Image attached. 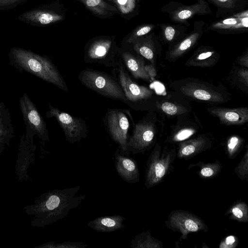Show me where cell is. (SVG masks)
I'll return each instance as SVG.
<instances>
[{
    "instance_id": "4",
    "label": "cell",
    "mask_w": 248,
    "mask_h": 248,
    "mask_svg": "<svg viewBox=\"0 0 248 248\" xmlns=\"http://www.w3.org/2000/svg\"><path fill=\"white\" fill-rule=\"evenodd\" d=\"M103 120L107 132L118 144L120 154L129 156L127 144L131 126L134 123L129 110L108 108Z\"/></svg>"
},
{
    "instance_id": "43",
    "label": "cell",
    "mask_w": 248,
    "mask_h": 248,
    "mask_svg": "<svg viewBox=\"0 0 248 248\" xmlns=\"http://www.w3.org/2000/svg\"><path fill=\"white\" fill-rule=\"evenodd\" d=\"M4 145V144L0 142V154L3 149Z\"/></svg>"
},
{
    "instance_id": "2",
    "label": "cell",
    "mask_w": 248,
    "mask_h": 248,
    "mask_svg": "<svg viewBox=\"0 0 248 248\" xmlns=\"http://www.w3.org/2000/svg\"><path fill=\"white\" fill-rule=\"evenodd\" d=\"M10 64L19 72L25 71L68 92L69 89L59 70L48 57L19 47L9 53Z\"/></svg>"
},
{
    "instance_id": "28",
    "label": "cell",
    "mask_w": 248,
    "mask_h": 248,
    "mask_svg": "<svg viewBox=\"0 0 248 248\" xmlns=\"http://www.w3.org/2000/svg\"><path fill=\"white\" fill-rule=\"evenodd\" d=\"M237 18H229L215 24V28L218 29H234L248 27V15L245 14L237 16Z\"/></svg>"
},
{
    "instance_id": "36",
    "label": "cell",
    "mask_w": 248,
    "mask_h": 248,
    "mask_svg": "<svg viewBox=\"0 0 248 248\" xmlns=\"http://www.w3.org/2000/svg\"><path fill=\"white\" fill-rule=\"evenodd\" d=\"M238 239L233 235H229L223 240L219 244L220 248H234L238 245Z\"/></svg>"
},
{
    "instance_id": "1",
    "label": "cell",
    "mask_w": 248,
    "mask_h": 248,
    "mask_svg": "<svg viewBox=\"0 0 248 248\" xmlns=\"http://www.w3.org/2000/svg\"><path fill=\"white\" fill-rule=\"evenodd\" d=\"M80 188V186H78L56 189L40 195L33 203L24 208L26 213L32 216L31 225L45 227L65 217L85 199L84 194L76 196Z\"/></svg>"
},
{
    "instance_id": "11",
    "label": "cell",
    "mask_w": 248,
    "mask_h": 248,
    "mask_svg": "<svg viewBox=\"0 0 248 248\" xmlns=\"http://www.w3.org/2000/svg\"><path fill=\"white\" fill-rule=\"evenodd\" d=\"M132 134L127 141V149L132 154H143L153 146L156 136L155 124L147 116L132 125Z\"/></svg>"
},
{
    "instance_id": "22",
    "label": "cell",
    "mask_w": 248,
    "mask_h": 248,
    "mask_svg": "<svg viewBox=\"0 0 248 248\" xmlns=\"http://www.w3.org/2000/svg\"><path fill=\"white\" fill-rule=\"evenodd\" d=\"M132 248H162V242L153 237L149 231L142 232L133 238L130 242Z\"/></svg>"
},
{
    "instance_id": "7",
    "label": "cell",
    "mask_w": 248,
    "mask_h": 248,
    "mask_svg": "<svg viewBox=\"0 0 248 248\" xmlns=\"http://www.w3.org/2000/svg\"><path fill=\"white\" fill-rule=\"evenodd\" d=\"M118 51L113 39L107 38L96 39L86 45L83 59L86 63H98L113 68L117 64Z\"/></svg>"
},
{
    "instance_id": "13",
    "label": "cell",
    "mask_w": 248,
    "mask_h": 248,
    "mask_svg": "<svg viewBox=\"0 0 248 248\" xmlns=\"http://www.w3.org/2000/svg\"><path fill=\"white\" fill-rule=\"evenodd\" d=\"M114 165L119 176L128 183L140 181V171L137 162L130 156L122 155L118 147L115 152Z\"/></svg>"
},
{
    "instance_id": "21",
    "label": "cell",
    "mask_w": 248,
    "mask_h": 248,
    "mask_svg": "<svg viewBox=\"0 0 248 248\" xmlns=\"http://www.w3.org/2000/svg\"><path fill=\"white\" fill-rule=\"evenodd\" d=\"M93 14L99 17H108L116 13L118 10L104 0H79Z\"/></svg>"
},
{
    "instance_id": "32",
    "label": "cell",
    "mask_w": 248,
    "mask_h": 248,
    "mask_svg": "<svg viewBox=\"0 0 248 248\" xmlns=\"http://www.w3.org/2000/svg\"><path fill=\"white\" fill-rule=\"evenodd\" d=\"M87 245L83 242H71L65 241L61 243L51 241L37 247L42 248H86Z\"/></svg>"
},
{
    "instance_id": "30",
    "label": "cell",
    "mask_w": 248,
    "mask_h": 248,
    "mask_svg": "<svg viewBox=\"0 0 248 248\" xmlns=\"http://www.w3.org/2000/svg\"><path fill=\"white\" fill-rule=\"evenodd\" d=\"M244 141V139L238 135H233L229 138L227 142V151L230 159H232L237 155Z\"/></svg>"
},
{
    "instance_id": "29",
    "label": "cell",
    "mask_w": 248,
    "mask_h": 248,
    "mask_svg": "<svg viewBox=\"0 0 248 248\" xmlns=\"http://www.w3.org/2000/svg\"><path fill=\"white\" fill-rule=\"evenodd\" d=\"M156 106L165 114L170 116L181 115L187 112L185 107L171 102L163 101L156 103Z\"/></svg>"
},
{
    "instance_id": "8",
    "label": "cell",
    "mask_w": 248,
    "mask_h": 248,
    "mask_svg": "<svg viewBox=\"0 0 248 248\" xmlns=\"http://www.w3.org/2000/svg\"><path fill=\"white\" fill-rule=\"evenodd\" d=\"M47 118H55L62 128L66 140L70 143H79L88 136L86 122L81 117L73 116L48 104L46 112Z\"/></svg>"
},
{
    "instance_id": "35",
    "label": "cell",
    "mask_w": 248,
    "mask_h": 248,
    "mask_svg": "<svg viewBox=\"0 0 248 248\" xmlns=\"http://www.w3.org/2000/svg\"><path fill=\"white\" fill-rule=\"evenodd\" d=\"M115 4L118 10L123 15L132 12L135 7V0H108Z\"/></svg>"
},
{
    "instance_id": "12",
    "label": "cell",
    "mask_w": 248,
    "mask_h": 248,
    "mask_svg": "<svg viewBox=\"0 0 248 248\" xmlns=\"http://www.w3.org/2000/svg\"><path fill=\"white\" fill-rule=\"evenodd\" d=\"M178 91L183 95L191 99L210 103H222L228 100L224 92L207 84L187 82L179 86Z\"/></svg>"
},
{
    "instance_id": "26",
    "label": "cell",
    "mask_w": 248,
    "mask_h": 248,
    "mask_svg": "<svg viewBox=\"0 0 248 248\" xmlns=\"http://www.w3.org/2000/svg\"><path fill=\"white\" fill-rule=\"evenodd\" d=\"M225 215H229L231 219L246 223L248 221V206L244 202H235L228 209Z\"/></svg>"
},
{
    "instance_id": "42",
    "label": "cell",
    "mask_w": 248,
    "mask_h": 248,
    "mask_svg": "<svg viewBox=\"0 0 248 248\" xmlns=\"http://www.w3.org/2000/svg\"><path fill=\"white\" fill-rule=\"evenodd\" d=\"M214 2L217 3L220 5L225 6H231L233 3V0H212Z\"/></svg>"
},
{
    "instance_id": "18",
    "label": "cell",
    "mask_w": 248,
    "mask_h": 248,
    "mask_svg": "<svg viewBox=\"0 0 248 248\" xmlns=\"http://www.w3.org/2000/svg\"><path fill=\"white\" fill-rule=\"evenodd\" d=\"M125 218L120 215L97 217L89 221L87 225L91 229L101 232H111L124 228Z\"/></svg>"
},
{
    "instance_id": "40",
    "label": "cell",
    "mask_w": 248,
    "mask_h": 248,
    "mask_svg": "<svg viewBox=\"0 0 248 248\" xmlns=\"http://www.w3.org/2000/svg\"><path fill=\"white\" fill-rule=\"evenodd\" d=\"M175 31L171 26H168L165 30V36L166 39L169 41H171L174 36Z\"/></svg>"
},
{
    "instance_id": "14",
    "label": "cell",
    "mask_w": 248,
    "mask_h": 248,
    "mask_svg": "<svg viewBox=\"0 0 248 248\" xmlns=\"http://www.w3.org/2000/svg\"><path fill=\"white\" fill-rule=\"evenodd\" d=\"M118 56L128 72L134 78L151 81L144 70L145 64L144 58L136 52L135 54L126 48L119 49Z\"/></svg>"
},
{
    "instance_id": "6",
    "label": "cell",
    "mask_w": 248,
    "mask_h": 248,
    "mask_svg": "<svg viewBox=\"0 0 248 248\" xmlns=\"http://www.w3.org/2000/svg\"><path fill=\"white\" fill-rule=\"evenodd\" d=\"M175 149L162 151L157 143L148 158L145 173L144 186L149 188L159 183L170 170L176 156Z\"/></svg>"
},
{
    "instance_id": "23",
    "label": "cell",
    "mask_w": 248,
    "mask_h": 248,
    "mask_svg": "<svg viewBox=\"0 0 248 248\" xmlns=\"http://www.w3.org/2000/svg\"><path fill=\"white\" fill-rule=\"evenodd\" d=\"M200 36L199 32L193 33L177 44L169 53V60L175 61L181 57L195 45Z\"/></svg>"
},
{
    "instance_id": "41",
    "label": "cell",
    "mask_w": 248,
    "mask_h": 248,
    "mask_svg": "<svg viewBox=\"0 0 248 248\" xmlns=\"http://www.w3.org/2000/svg\"><path fill=\"white\" fill-rule=\"evenodd\" d=\"M238 63L245 67L246 68H248V52H246L245 55H243L241 57H239L237 60Z\"/></svg>"
},
{
    "instance_id": "15",
    "label": "cell",
    "mask_w": 248,
    "mask_h": 248,
    "mask_svg": "<svg viewBox=\"0 0 248 248\" xmlns=\"http://www.w3.org/2000/svg\"><path fill=\"white\" fill-rule=\"evenodd\" d=\"M208 111L213 116L218 118L220 123L227 125H242L248 121V108H225L211 107Z\"/></svg>"
},
{
    "instance_id": "20",
    "label": "cell",
    "mask_w": 248,
    "mask_h": 248,
    "mask_svg": "<svg viewBox=\"0 0 248 248\" xmlns=\"http://www.w3.org/2000/svg\"><path fill=\"white\" fill-rule=\"evenodd\" d=\"M218 56L213 50H203L196 52L186 63L189 66L211 67L216 63Z\"/></svg>"
},
{
    "instance_id": "19",
    "label": "cell",
    "mask_w": 248,
    "mask_h": 248,
    "mask_svg": "<svg viewBox=\"0 0 248 248\" xmlns=\"http://www.w3.org/2000/svg\"><path fill=\"white\" fill-rule=\"evenodd\" d=\"M14 137V129L8 108L0 101V142L9 144Z\"/></svg>"
},
{
    "instance_id": "5",
    "label": "cell",
    "mask_w": 248,
    "mask_h": 248,
    "mask_svg": "<svg viewBox=\"0 0 248 248\" xmlns=\"http://www.w3.org/2000/svg\"><path fill=\"white\" fill-rule=\"evenodd\" d=\"M111 73L123 91L126 98L125 104L130 108L139 109L140 105L153 95L152 90L145 86L140 85L131 78L120 58L117 65L112 68Z\"/></svg>"
},
{
    "instance_id": "24",
    "label": "cell",
    "mask_w": 248,
    "mask_h": 248,
    "mask_svg": "<svg viewBox=\"0 0 248 248\" xmlns=\"http://www.w3.org/2000/svg\"><path fill=\"white\" fill-rule=\"evenodd\" d=\"M194 167H199L198 174L202 179L213 178L218 174L222 169V167L218 160H216L214 163H208L200 161L196 164L189 165L188 169Z\"/></svg>"
},
{
    "instance_id": "33",
    "label": "cell",
    "mask_w": 248,
    "mask_h": 248,
    "mask_svg": "<svg viewBox=\"0 0 248 248\" xmlns=\"http://www.w3.org/2000/svg\"><path fill=\"white\" fill-rule=\"evenodd\" d=\"M196 132V129L192 127H184L171 135V140L173 142L183 141L190 138Z\"/></svg>"
},
{
    "instance_id": "37",
    "label": "cell",
    "mask_w": 248,
    "mask_h": 248,
    "mask_svg": "<svg viewBox=\"0 0 248 248\" xmlns=\"http://www.w3.org/2000/svg\"><path fill=\"white\" fill-rule=\"evenodd\" d=\"M23 1V0H0V9L13 7Z\"/></svg>"
},
{
    "instance_id": "34",
    "label": "cell",
    "mask_w": 248,
    "mask_h": 248,
    "mask_svg": "<svg viewBox=\"0 0 248 248\" xmlns=\"http://www.w3.org/2000/svg\"><path fill=\"white\" fill-rule=\"evenodd\" d=\"M154 26L151 24H146L137 27L126 40L127 44H132L136 40L149 33Z\"/></svg>"
},
{
    "instance_id": "31",
    "label": "cell",
    "mask_w": 248,
    "mask_h": 248,
    "mask_svg": "<svg viewBox=\"0 0 248 248\" xmlns=\"http://www.w3.org/2000/svg\"><path fill=\"white\" fill-rule=\"evenodd\" d=\"M246 152L239 163L234 168V172L241 180H248V147L246 146Z\"/></svg>"
},
{
    "instance_id": "17",
    "label": "cell",
    "mask_w": 248,
    "mask_h": 248,
    "mask_svg": "<svg viewBox=\"0 0 248 248\" xmlns=\"http://www.w3.org/2000/svg\"><path fill=\"white\" fill-rule=\"evenodd\" d=\"M19 18L31 24L46 25L61 21L63 16L55 11L40 8L27 12Z\"/></svg>"
},
{
    "instance_id": "25",
    "label": "cell",
    "mask_w": 248,
    "mask_h": 248,
    "mask_svg": "<svg viewBox=\"0 0 248 248\" xmlns=\"http://www.w3.org/2000/svg\"><path fill=\"white\" fill-rule=\"evenodd\" d=\"M132 44L133 45V49L135 52L149 61L151 64L155 65V50L149 41L140 38Z\"/></svg>"
},
{
    "instance_id": "38",
    "label": "cell",
    "mask_w": 248,
    "mask_h": 248,
    "mask_svg": "<svg viewBox=\"0 0 248 248\" xmlns=\"http://www.w3.org/2000/svg\"><path fill=\"white\" fill-rule=\"evenodd\" d=\"M144 70L150 78L151 81L154 80L156 76V71L155 65L152 64H145Z\"/></svg>"
},
{
    "instance_id": "9",
    "label": "cell",
    "mask_w": 248,
    "mask_h": 248,
    "mask_svg": "<svg viewBox=\"0 0 248 248\" xmlns=\"http://www.w3.org/2000/svg\"><path fill=\"white\" fill-rule=\"evenodd\" d=\"M19 106L26 125V134L31 138L37 135L41 140L48 141L46 122L27 93L20 97Z\"/></svg>"
},
{
    "instance_id": "27",
    "label": "cell",
    "mask_w": 248,
    "mask_h": 248,
    "mask_svg": "<svg viewBox=\"0 0 248 248\" xmlns=\"http://www.w3.org/2000/svg\"><path fill=\"white\" fill-rule=\"evenodd\" d=\"M205 3L203 0H199V2L194 5L183 8L175 13L173 18L175 20L182 21L188 19L195 14L205 13Z\"/></svg>"
},
{
    "instance_id": "10",
    "label": "cell",
    "mask_w": 248,
    "mask_h": 248,
    "mask_svg": "<svg viewBox=\"0 0 248 248\" xmlns=\"http://www.w3.org/2000/svg\"><path fill=\"white\" fill-rule=\"evenodd\" d=\"M165 223L168 229L181 234V240L186 239L190 233L208 231L207 225L200 217L183 210L172 211Z\"/></svg>"
},
{
    "instance_id": "39",
    "label": "cell",
    "mask_w": 248,
    "mask_h": 248,
    "mask_svg": "<svg viewBox=\"0 0 248 248\" xmlns=\"http://www.w3.org/2000/svg\"><path fill=\"white\" fill-rule=\"evenodd\" d=\"M238 77L241 82L248 86V70L247 68H241L238 71Z\"/></svg>"
},
{
    "instance_id": "3",
    "label": "cell",
    "mask_w": 248,
    "mask_h": 248,
    "mask_svg": "<svg viewBox=\"0 0 248 248\" xmlns=\"http://www.w3.org/2000/svg\"><path fill=\"white\" fill-rule=\"evenodd\" d=\"M78 79L83 85L98 94L125 103L123 91L113 75L103 71L86 68L80 72Z\"/></svg>"
},
{
    "instance_id": "16",
    "label": "cell",
    "mask_w": 248,
    "mask_h": 248,
    "mask_svg": "<svg viewBox=\"0 0 248 248\" xmlns=\"http://www.w3.org/2000/svg\"><path fill=\"white\" fill-rule=\"evenodd\" d=\"M211 145L209 138L204 135H201L181 142L179 145L176 156L179 159H189L210 148Z\"/></svg>"
}]
</instances>
